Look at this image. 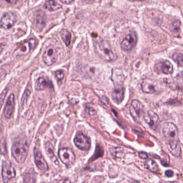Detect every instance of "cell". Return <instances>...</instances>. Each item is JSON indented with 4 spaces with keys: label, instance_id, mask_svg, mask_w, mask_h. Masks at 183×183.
Instances as JSON below:
<instances>
[{
    "label": "cell",
    "instance_id": "obj_1",
    "mask_svg": "<svg viewBox=\"0 0 183 183\" xmlns=\"http://www.w3.org/2000/svg\"><path fill=\"white\" fill-rule=\"evenodd\" d=\"M95 51L97 55L105 62H111L115 60L116 55L111 46L106 40H101L95 44Z\"/></svg>",
    "mask_w": 183,
    "mask_h": 183
},
{
    "label": "cell",
    "instance_id": "obj_2",
    "mask_svg": "<svg viewBox=\"0 0 183 183\" xmlns=\"http://www.w3.org/2000/svg\"><path fill=\"white\" fill-rule=\"evenodd\" d=\"M28 147L26 144L17 142L11 148V153L15 160L19 163H23L27 158Z\"/></svg>",
    "mask_w": 183,
    "mask_h": 183
},
{
    "label": "cell",
    "instance_id": "obj_3",
    "mask_svg": "<svg viewBox=\"0 0 183 183\" xmlns=\"http://www.w3.org/2000/svg\"><path fill=\"white\" fill-rule=\"evenodd\" d=\"M58 155L61 162L67 166H71L74 164L76 159L74 152L69 148H62L60 149Z\"/></svg>",
    "mask_w": 183,
    "mask_h": 183
},
{
    "label": "cell",
    "instance_id": "obj_4",
    "mask_svg": "<svg viewBox=\"0 0 183 183\" xmlns=\"http://www.w3.org/2000/svg\"><path fill=\"white\" fill-rule=\"evenodd\" d=\"M37 43V40L35 39H31L23 42L16 49L15 55L19 56L27 55L30 53L32 49H34L36 47Z\"/></svg>",
    "mask_w": 183,
    "mask_h": 183
},
{
    "label": "cell",
    "instance_id": "obj_5",
    "mask_svg": "<svg viewBox=\"0 0 183 183\" xmlns=\"http://www.w3.org/2000/svg\"><path fill=\"white\" fill-rule=\"evenodd\" d=\"M2 179L4 183L8 181L16 176V170L10 162L5 161L3 162L2 170Z\"/></svg>",
    "mask_w": 183,
    "mask_h": 183
},
{
    "label": "cell",
    "instance_id": "obj_6",
    "mask_svg": "<svg viewBox=\"0 0 183 183\" xmlns=\"http://www.w3.org/2000/svg\"><path fill=\"white\" fill-rule=\"evenodd\" d=\"M137 36L134 32H132L127 35L120 44V46L123 51H129L132 50L137 44Z\"/></svg>",
    "mask_w": 183,
    "mask_h": 183
},
{
    "label": "cell",
    "instance_id": "obj_7",
    "mask_svg": "<svg viewBox=\"0 0 183 183\" xmlns=\"http://www.w3.org/2000/svg\"><path fill=\"white\" fill-rule=\"evenodd\" d=\"M163 133L164 137L169 141L177 139L178 131L176 125L170 122H168L164 124L163 128Z\"/></svg>",
    "mask_w": 183,
    "mask_h": 183
},
{
    "label": "cell",
    "instance_id": "obj_8",
    "mask_svg": "<svg viewBox=\"0 0 183 183\" xmlns=\"http://www.w3.org/2000/svg\"><path fill=\"white\" fill-rule=\"evenodd\" d=\"M74 141L75 145L80 150L88 151L90 148V139L82 133H78L76 135Z\"/></svg>",
    "mask_w": 183,
    "mask_h": 183
},
{
    "label": "cell",
    "instance_id": "obj_9",
    "mask_svg": "<svg viewBox=\"0 0 183 183\" xmlns=\"http://www.w3.org/2000/svg\"><path fill=\"white\" fill-rule=\"evenodd\" d=\"M129 111L134 120L137 123H139L143 112V105L141 102L137 100H133L129 108Z\"/></svg>",
    "mask_w": 183,
    "mask_h": 183
},
{
    "label": "cell",
    "instance_id": "obj_10",
    "mask_svg": "<svg viewBox=\"0 0 183 183\" xmlns=\"http://www.w3.org/2000/svg\"><path fill=\"white\" fill-rule=\"evenodd\" d=\"M143 117L150 128L154 130H156L160 123V120L157 115L152 111H148L143 114Z\"/></svg>",
    "mask_w": 183,
    "mask_h": 183
},
{
    "label": "cell",
    "instance_id": "obj_11",
    "mask_svg": "<svg viewBox=\"0 0 183 183\" xmlns=\"http://www.w3.org/2000/svg\"><path fill=\"white\" fill-rule=\"evenodd\" d=\"M16 21V16L13 13L8 12L4 13L1 19V26L4 29H9L14 25Z\"/></svg>",
    "mask_w": 183,
    "mask_h": 183
},
{
    "label": "cell",
    "instance_id": "obj_12",
    "mask_svg": "<svg viewBox=\"0 0 183 183\" xmlns=\"http://www.w3.org/2000/svg\"><path fill=\"white\" fill-rule=\"evenodd\" d=\"M57 59V52L56 49L53 47H49L45 51L42 56V59L47 65H52L55 63Z\"/></svg>",
    "mask_w": 183,
    "mask_h": 183
},
{
    "label": "cell",
    "instance_id": "obj_13",
    "mask_svg": "<svg viewBox=\"0 0 183 183\" xmlns=\"http://www.w3.org/2000/svg\"><path fill=\"white\" fill-rule=\"evenodd\" d=\"M155 67L158 72L165 74H170L173 72V67L172 63L167 60L158 63Z\"/></svg>",
    "mask_w": 183,
    "mask_h": 183
},
{
    "label": "cell",
    "instance_id": "obj_14",
    "mask_svg": "<svg viewBox=\"0 0 183 183\" xmlns=\"http://www.w3.org/2000/svg\"><path fill=\"white\" fill-rule=\"evenodd\" d=\"M125 90L124 87L119 85L115 87L111 93L112 99L116 104H120L124 98Z\"/></svg>",
    "mask_w": 183,
    "mask_h": 183
},
{
    "label": "cell",
    "instance_id": "obj_15",
    "mask_svg": "<svg viewBox=\"0 0 183 183\" xmlns=\"http://www.w3.org/2000/svg\"><path fill=\"white\" fill-rule=\"evenodd\" d=\"M167 147L169 152L173 155L176 157H179L181 155V145L178 139L169 141Z\"/></svg>",
    "mask_w": 183,
    "mask_h": 183
},
{
    "label": "cell",
    "instance_id": "obj_16",
    "mask_svg": "<svg viewBox=\"0 0 183 183\" xmlns=\"http://www.w3.org/2000/svg\"><path fill=\"white\" fill-rule=\"evenodd\" d=\"M52 82L49 78L41 77L36 80L35 83V89L37 91H42L45 89H53Z\"/></svg>",
    "mask_w": 183,
    "mask_h": 183
},
{
    "label": "cell",
    "instance_id": "obj_17",
    "mask_svg": "<svg viewBox=\"0 0 183 183\" xmlns=\"http://www.w3.org/2000/svg\"><path fill=\"white\" fill-rule=\"evenodd\" d=\"M141 89L143 92L148 94H153L157 91L156 84L149 79L143 80L141 84Z\"/></svg>",
    "mask_w": 183,
    "mask_h": 183
},
{
    "label": "cell",
    "instance_id": "obj_18",
    "mask_svg": "<svg viewBox=\"0 0 183 183\" xmlns=\"http://www.w3.org/2000/svg\"><path fill=\"white\" fill-rule=\"evenodd\" d=\"M15 95L11 94L6 101V105L4 108V114L6 118H10L12 116L15 106Z\"/></svg>",
    "mask_w": 183,
    "mask_h": 183
},
{
    "label": "cell",
    "instance_id": "obj_19",
    "mask_svg": "<svg viewBox=\"0 0 183 183\" xmlns=\"http://www.w3.org/2000/svg\"><path fill=\"white\" fill-rule=\"evenodd\" d=\"M34 162L36 166L40 170L46 171L49 170V166L40 152H36L34 157Z\"/></svg>",
    "mask_w": 183,
    "mask_h": 183
},
{
    "label": "cell",
    "instance_id": "obj_20",
    "mask_svg": "<svg viewBox=\"0 0 183 183\" xmlns=\"http://www.w3.org/2000/svg\"><path fill=\"white\" fill-rule=\"evenodd\" d=\"M45 151L47 154V155L48 156L50 160L54 162L55 164L58 165L59 161L55 155L54 152V148L53 147L52 145L50 143H47L45 145Z\"/></svg>",
    "mask_w": 183,
    "mask_h": 183
},
{
    "label": "cell",
    "instance_id": "obj_21",
    "mask_svg": "<svg viewBox=\"0 0 183 183\" xmlns=\"http://www.w3.org/2000/svg\"><path fill=\"white\" fill-rule=\"evenodd\" d=\"M144 165L148 170H149L152 172L157 173L158 171V166L157 164L155 161L152 159L146 160L144 162Z\"/></svg>",
    "mask_w": 183,
    "mask_h": 183
},
{
    "label": "cell",
    "instance_id": "obj_22",
    "mask_svg": "<svg viewBox=\"0 0 183 183\" xmlns=\"http://www.w3.org/2000/svg\"><path fill=\"white\" fill-rule=\"evenodd\" d=\"M61 7L62 6L61 5L55 2L54 0H49L45 4V8L50 11L57 10L61 8Z\"/></svg>",
    "mask_w": 183,
    "mask_h": 183
},
{
    "label": "cell",
    "instance_id": "obj_23",
    "mask_svg": "<svg viewBox=\"0 0 183 183\" xmlns=\"http://www.w3.org/2000/svg\"><path fill=\"white\" fill-rule=\"evenodd\" d=\"M109 152L114 158H121L125 155L124 151L121 147H112L109 149Z\"/></svg>",
    "mask_w": 183,
    "mask_h": 183
},
{
    "label": "cell",
    "instance_id": "obj_24",
    "mask_svg": "<svg viewBox=\"0 0 183 183\" xmlns=\"http://www.w3.org/2000/svg\"><path fill=\"white\" fill-rule=\"evenodd\" d=\"M60 36L66 45L67 46H68L70 44V42H71L72 36L70 33L67 30L64 29L62 30L60 32Z\"/></svg>",
    "mask_w": 183,
    "mask_h": 183
},
{
    "label": "cell",
    "instance_id": "obj_25",
    "mask_svg": "<svg viewBox=\"0 0 183 183\" xmlns=\"http://www.w3.org/2000/svg\"><path fill=\"white\" fill-rule=\"evenodd\" d=\"M124 75L122 72L120 71L119 70H114L113 71L112 74V80H113L114 82H122L124 81L123 78Z\"/></svg>",
    "mask_w": 183,
    "mask_h": 183
},
{
    "label": "cell",
    "instance_id": "obj_26",
    "mask_svg": "<svg viewBox=\"0 0 183 183\" xmlns=\"http://www.w3.org/2000/svg\"><path fill=\"white\" fill-rule=\"evenodd\" d=\"M23 183H36V174L32 171L24 176Z\"/></svg>",
    "mask_w": 183,
    "mask_h": 183
},
{
    "label": "cell",
    "instance_id": "obj_27",
    "mask_svg": "<svg viewBox=\"0 0 183 183\" xmlns=\"http://www.w3.org/2000/svg\"><path fill=\"white\" fill-rule=\"evenodd\" d=\"M172 58L179 67L183 66V54L181 53H175L173 55Z\"/></svg>",
    "mask_w": 183,
    "mask_h": 183
},
{
    "label": "cell",
    "instance_id": "obj_28",
    "mask_svg": "<svg viewBox=\"0 0 183 183\" xmlns=\"http://www.w3.org/2000/svg\"><path fill=\"white\" fill-rule=\"evenodd\" d=\"M43 13H39L37 17V25L39 27V29H42L45 25V16Z\"/></svg>",
    "mask_w": 183,
    "mask_h": 183
},
{
    "label": "cell",
    "instance_id": "obj_29",
    "mask_svg": "<svg viewBox=\"0 0 183 183\" xmlns=\"http://www.w3.org/2000/svg\"><path fill=\"white\" fill-rule=\"evenodd\" d=\"M54 75L58 81H60V80H62L63 77H64V74H63V71L61 70H58L57 71L55 72Z\"/></svg>",
    "mask_w": 183,
    "mask_h": 183
},
{
    "label": "cell",
    "instance_id": "obj_30",
    "mask_svg": "<svg viewBox=\"0 0 183 183\" xmlns=\"http://www.w3.org/2000/svg\"><path fill=\"white\" fill-rule=\"evenodd\" d=\"M7 93H8V89L6 88V89L4 90V91L2 92V93L0 95V109H1V108L2 105H3L4 99L6 97Z\"/></svg>",
    "mask_w": 183,
    "mask_h": 183
},
{
    "label": "cell",
    "instance_id": "obj_31",
    "mask_svg": "<svg viewBox=\"0 0 183 183\" xmlns=\"http://www.w3.org/2000/svg\"><path fill=\"white\" fill-rule=\"evenodd\" d=\"M30 95V91L28 90H26L25 91V92H24L23 95V97L22 98V105H24V103H26V102L27 101Z\"/></svg>",
    "mask_w": 183,
    "mask_h": 183
},
{
    "label": "cell",
    "instance_id": "obj_32",
    "mask_svg": "<svg viewBox=\"0 0 183 183\" xmlns=\"http://www.w3.org/2000/svg\"><path fill=\"white\" fill-rule=\"evenodd\" d=\"M86 111L90 115H93L96 114V111L93 108L86 107Z\"/></svg>",
    "mask_w": 183,
    "mask_h": 183
},
{
    "label": "cell",
    "instance_id": "obj_33",
    "mask_svg": "<svg viewBox=\"0 0 183 183\" xmlns=\"http://www.w3.org/2000/svg\"><path fill=\"white\" fill-rule=\"evenodd\" d=\"M139 156L140 158H142V159H147L148 158V155L145 152H140L139 153Z\"/></svg>",
    "mask_w": 183,
    "mask_h": 183
},
{
    "label": "cell",
    "instance_id": "obj_34",
    "mask_svg": "<svg viewBox=\"0 0 183 183\" xmlns=\"http://www.w3.org/2000/svg\"><path fill=\"white\" fill-rule=\"evenodd\" d=\"M0 151L3 154L6 153V143H4L2 145L0 146Z\"/></svg>",
    "mask_w": 183,
    "mask_h": 183
},
{
    "label": "cell",
    "instance_id": "obj_35",
    "mask_svg": "<svg viewBox=\"0 0 183 183\" xmlns=\"http://www.w3.org/2000/svg\"><path fill=\"white\" fill-rule=\"evenodd\" d=\"M60 2L66 4H70L74 2V0H60Z\"/></svg>",
    "mask_w": 183,
    "mask_h": 183
},
{
    "label": "cell",
    "instance_id": "obj_36",
    "mask_svg": "<svg viewBox=\"0 0 183 183\" xmlns=\"http://www.w3.org/2000/svg\"><path fill=\"white\" fill-rule=\"evenodd\" d=\"M165 174L166 176H167V177H170L173 176V171L169 170H167L165 171Z\"/></svg>",
    "mask_w": 183,
    "mask_h": 183
},
{
    "label": "cell",
    "instance_id": "obj_37",
    "mask_svg": "<svg viewBox=\"0 0 183 183\" xmlns=\"http://www.w3.org/2000/svg\"><path fill=\"white\" fill-rule=\"evenodd\" d=\"M5 74V70L2 68H0V79L2 78V76H4Z\"/></svg>",
    "mask_w": 183,
    "mask_h": 183
},
{
    "label": "cell",
    "instance_id": "obj_38",
    "mask_svg": "<svg viewBox=\"0 0 183 183\" xmlns=\"http://www.w3.org/2000/svg\"><path fill=\"white\" fill-rule=\"evenodd\" d=\"M59 183H72L68 179H64L60 181Z\"/></svg>",
    "mask_w": 183,
    "mask_h": 183
},
{
    "label": "cell",
    "instance_id": "obj_39",
    "mask_svg": "<svg viewBox=\"0 0 183 183\" xmlns=\"http://www.w3.org/2000/svg\"><path fill=\"white\" fill-rule=\"evenodd\" d=\"M5 1L10 4H15L17 3L18 0H5Z\"/></svg>",
    "mask_w": 183,
    "mask_h": 183
},
{
    "label": "cell",
    "instance_id": "obj_40",
    "mask_svg": "<svg viewBox=\"0 0 183 183\" xmlns=\"http://www.w3.org/2000/svg\"><path fill=\"white\" fill-rule=\"evenodd\" d=\"M95 0H84V2L87 4H92L95 2Z\"/></svg>",
    "mask_w": 183,
    "mask_h": 183
},
{
    "label": "cell",
    "instance_id": "obj_41",
    "mask_svg": "<svg viewBox=\"0 0 183 183\" xmlns=\"http://www.w3.org/2000/svg\"><path fill=\"white\" fill-rule=\"evenodd\" d=\"M3 48H4V46L0 44V54H1V53H2V51L3 50Z\"/></svg>",
    "mask_w": 183,
    "mask_h": 183
},
{
    "label": "cell",
    "instance_id": "obj_42",
    "mask_svg": "<svg viewBox=\"0 0 183 183\" xmlns=\"http://www.w3.org/2000/svg\"><path fill=\"white\" fill-rule=\"evenodd\" d=\"M129 1H132V2H134V1H137V2H140V1H145V0H129Z\"/></svg>",
    "mask_w": 183,
    "mask_h": 183
},
{
    "label": "cell",
    "instance_id": "obj_43",
    "mask_svg": "<svg viewBox=\"0 0 183 183\" xmlns=\"http://www.w3.org/2000/svg\"><path fill=\"white\" fill-rule=\"evenodd\" d=\"M131 183H139V182H137V181H132Z\"/></svg>",
    "mask_w": 183,
    "mask_h": 183
}]
</instances>
